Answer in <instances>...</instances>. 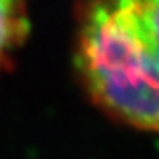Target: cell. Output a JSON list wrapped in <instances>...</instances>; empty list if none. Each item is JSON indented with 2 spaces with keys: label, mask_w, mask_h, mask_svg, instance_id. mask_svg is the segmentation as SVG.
Listing matches in <instances>:
<instances>
[{
  "label": "cell",
  "mask_w": 159,
  "mask_h": 159,
  "mask_svg": "<svg viewBox=\"0 0 159 159\" xmlns=\"http://www.w3.org/2000/svg\"><path fill=\"white\" fill-rule=\"evenodd\" d=\"M76 64L98 107L120 122L159 134V2L85 5Z\"/></svg>",
  "instance_id": "obj_1"
},
{
  "label": "cell",
  "mask_w": 159,
  "mask_h": 159,
  "mask_svg": "<svg viewBox=\"0 0 159 159\" xmlns=\"http://www.w3.org/2000/svg\"><path fill=\"white\" fill-rule=\"evenodd\" d=\"M29 29L24 3L0 0V70L24 41Z\"/></svg>",
  "instance_id": "obj_2"
}]
</instances>
